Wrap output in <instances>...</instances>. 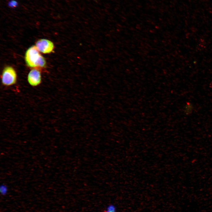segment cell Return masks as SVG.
Here are the masks:
<instances>
[{"instance_id": "cell-1", "label": "cell", "mask_w": 212, "mask_h": 212, "mask_svg": "<svg viewBox=\"0 0 212 212\" xmlns=\"http://www.w3.org/2000/svg\"><path fill=\"white\" fill-rule=\"evenodd\" d=\"M35 46H32L26 51L25 59L27 65L31 68H43L46 65L45 58Z\"/></svg>"}, {"instance_id": "cell-2", "label": "cell", "mask_w": 212, "mask_h": 212, "mask_svg": "<svg viewBox=\"0 0 212 212\" xmlns=\"http://www.w3.org/2000/svg\"><path fill=\"white\" fill-rule=\"evenodd\" d=\"M1 79L2 83L5 86H10L15 85L17 79L16 71L11 66L5 67L3 70Z\"/></svg>"}, {"instance_id": "cell-3", "label": "cell", "mask_w": 212, "mask_h": 212, "mask_svg": "<svg viewBox=\"0 0 212 212\" xmlns=\"http://www.w3.org/2000/svg\"><path fill=\"white\" fill-rule=\"evenodd\" d=\"M35 46L39 52L44 54L50 53L54 48L53 43L46 39H39L36 42Z\"/></svg>"}, {"instance_id": "cell-4", "label": "cell", "mask_w": 212, "mask_h": 212, "mask_svg": "<svg viewBox=\"0 0 212 212\" xmlns=\"http://www.w3.org/2000/svg\"><path fill=\"white\" fill-rule=\"evenodd\" d=\"M27 80L29 84L33 87L39 85L41 82V76L40 71L38 69H34L29 72Z\"/></svg>"}, {"instance_id": "cell-5", "label": "cell", "mask_w": 212, "mask_h": 212, "mask_svg": "<svg viewBox=\"0 0 212 212\" xmlns=\"http://www.w3.org/2000/svg\"><path fill=\"white\" fill-rule=\"evenodd\" d=\"M193 106L192 104L188 102L186 104L184 108V111L186 115L191 114L193 110Z\"/></svg>"}, {"instance_id": "cell-6", "label": "cell", "mask_w": 212, "mask_h": 212, "mask_svg": "<svg viewBox=\"0 0 212 212\" xmlns=\"http://www.w3.org/2000/svg\"><path fill=\"white\" fill-rule=\"evenodd\" d=\"M7 4L9 7L14 8L18 6V3L16 0H10L8 2Z\"/></svg>"}, {"instance_id": "cell-7", "label": "cell", "mask_w": 212, "mask_h": 212, "mask_svg": "<svg viewBox=\"0 0 212 212\" xmlns=\"http://www.w3.org/2000/svg\"><path fill=\"white\" fill-rule=\"evenodd\" d=\"M8 188L7 186L4 184H2L0 187L1 194L2 195H5L7 193Z\"/></svg>"}]
</instances>
